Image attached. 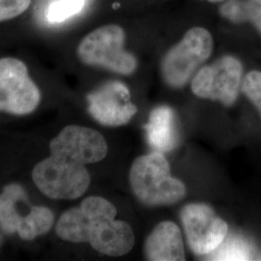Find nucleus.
<instances>
[{
  "mask_svg": "<svg viewBox=\"0 0 261 261\" xmlns=\"http://www.w3.org/2000/svg\"><path fill=\"white\" fill-rule=\"evenodd\" d=\"M108 151V143L98 130L68 125L50 140V154L34 167L32 180L48 198H79L90 185V174L85 166L101 162Z\"/></svg>",
  "mask_w": 261,
  "mask_h": 261,
  "instance_id": "obj_1",
  "label": "nucleus"
},
{
  "mask_svg": "<svg viewBox=\"0 0 261 261\" xmlns=\"http://www.w3.org/2000/svg\"><path fill=\"white\" fill-rule=\"evenodd\" d=\"M117 210L102 196H88L79 207L66 210L56 225L57 236L67 242L89 243L95 251L109 256L130 252L135 235L130 224L115 220Z\"/></svg>",
  "mask_w": 261,
  "mask_h": 261,
  "instance_id": "obj_2",
  "label": "nucleus"
},
{
  "mask_svg": "<svg viewBox=\"0 0 261 261\" xmlns=\"http://www.w3.org/2000/svg\"><path fill=\"white\" fill-rule=\"evenodd\" d=\"M130 184L136 196L147 205L174 204L186 195L184 183L171 176L167 159L156 151L135 160Z\"/></svg>",
  "mask_w": 261,
  "mask_h": 261,
  "instance_id": "obj_3",
  "label": "nucleus"
},
{
  "mask_svg": "<svg viewBox=\"0 0 261 261\" xmlns=\"http://www.w3.org/2000/svg\"><path fill=\"white\" fill-rule=\"evenodd\" d=\"M125 31L117 24L97 28L81 41L76 55L89 66L103 67L120 75L133 74L138 66L136 57L125 49Z\"/></svg>",
  "mask_w": 261,
  "mask_h": 261,
  "instance_id": "obj_4",
  "label": "nucleus"
},
{
  "mask_svg": "<svg viewBox=\"0 0 261 261\" xmlns=\"http://www.w3.org/2000/svg\"><path fill=\"white\" fill-rule=\"evenodd\" d=\"M213 46V37L205 28L188 30L163 59L162 73L165 82L171 87H183L197 68L210 57Z\"/></svg>",
  "mask_w": 261,
  "mask_h": 261,
  "instance_id": "obj_5",
  "label": "nucleus"
},
{
  "mask_svg": "<svg viewBox=\"0 0 261 261\" xmlns=\"http://www.w3.org/2000/svg\"><path fill=\"white\" fill-rule=\"evenodd\" d=\"M41 92L28 74L25 63L18 58H0V112L28 115L36 111Z\"/></svg>",
  "mask_w": 261,
  "mask_h": 261,
  "instance_id": "obj_6",
  "label": "nucleus"
},
{
  "mask_svg": "<svg viewBox=\"0 0 261 261\" xmlns=\"http://www.w3.org/2000/svg\"><path fill=\"white\" fill-rule=\"evenodd\" d=\"M242 63L234 56H223L196 73L192 91L199 98L232 106L242 86Z\"/></svg>",
  "mask_w": 261,
  "mask_h": 261,
  "instance_id": "obj_7",
  "label": "nucleus"
},
{
  "mask_svg": "<svg viewBox=\"0 0 261 261\" xmlns=\"http://www.w3.org/2000/svg\"><path fill=\"white\" fill-rule=\"evenodd\" d=\"M181 221L191 250L197 255L209 254L223 243L228 226L205 204L192 203L181 211Z\"/></svg>",
  "mask_w": 261,
  "mask_h": 261,
  "instance_id": "obj_8",
  "label": "nucleus"
},
{
  "mask_svg": "<svg viewBox=\"0 0 261 261\" xmlns=\"http://www.w3.org/2000/svg\"><path fill=\"white\" fill-rule=\"evenodd\" d=\"M88 112L96 121L105 126L127 124L138 112L130 102L128 87L119 82H111L87 96Z\"/></svg>",
  "mask_w": 261,
  "mask_h": 261,
  "instance_id": "obj_9",
  "label": "nucleus"
},
{
  "mask_svg": "<svg viewBox=\"0 0 261 261\" xmlns=\"http://www.w3.org/2000/svg\"><path fill=\"white\" fill-rule=\"evenodd\" d=\"M145 255L153 261L185 260L184 243L177 224L167 221L156 225L146 239Z\"/></svg>",
  "mask_w": 261,
  "mask_h": 261,
  "instance_id": "obj_10",
  "label": "nucleus"
},
{
  "mask_svg": "<svg viewBox=\"0 0 261 261\" xmlns=\"http://www.w3.org/2000/svg\"><path fill=\"white\" fill-rule=\"evenodd\" d=\"M150 146L156 152H168L178 144V133L173 111L167 106L153 110L145 125Z\"/></svg>",
  "mask_w": 261,
  "mask_h": 261,
  "instance_id": "obj_11",
  "label": "nucleus"
},
{
  "mask_svg": "<svg viewBox=\"0 0 261 261\" xmlns=\"http://www.w3.org/2000/svg\"><path fill=\"white\" fill-rule=\"evenodd\" d=\"M28 197L23 189L17 183H12L3 188L0 194V227L8 234L17 233L22 218L18 212L19 202Z\"/></svg>",
  "mask_w": 261,
  "mask_h": 261,
  "instance_id": "obj_12",
  "label": "nucleus"
},
{
  "mask_svg": "<svg viewBox=\"0 0 261 261\" xmlns=\"http://www.w3.org/2000/svg\"><path fill=\"white\" fill-rule=\"evenodd\" d=\"M55 224V214L46 206H31L20 222L17 234L24 241H32L47 234Z\"/></svg>",
  "mask_w": 261,
  "mask_h": 261,
  "instance_id": "obj_13",
  "label": "nucleus"
},
{
  "mask_svg": "<svg viewBox=\"0 0 261 261\" xmlns=\"http://www.w3.org/2000/svg\"><path fill=\"white\" fill-rule=\"evenodd\" d=\"M220 11L233 22L251 21L261 33V0H229Z\"/></svg>",
  "mask_w": 261,
  "mask_h": 261,
  "instance_id": "obj_14",
  "label": "nucleus"
},
{
  "mask_svg": "<svg viewBox=\"0 0 261 261\" xmlns=\"http://www.w3.org/2000/svg\"><path fill=\"white\" fill-rule=\"evenodd\" d=\"M213 260H248L252 257V250L249 244L241 238L231 237L211 252Z\"/></svg>",
  "mask_w": 261,
  "mask_h": 261,
  "instance_id": "obj_15",
  "label": "nucleus"
},
{
  "mask_svg": "<svg viewBox=\"0 0 261 261\" xmlns=\"http://www.w3.org/2000/svg\"><path fill=\"white\" fill-rule=\"evenodd\" d=\"M87 0H54L47 6L46 18L49 23H61L79 15Z\"/></svg>",
  "mask_w": 261,
  "mask_h": 261,
  "instance_id": "obj_16",
  "label": "nucleus"
},
{
  "mask_svg": "<svg viewBox=\"0 0 261 261\" xmlns=\"http://www.w3.org/2000/svg\"><path fill=\"white\" fill-rule=\"evenodd\" d=\"M242 91L251 103L257 109L261 117V72L251 71L244 77Z\"/></svg>",
  "mask_w": 261,
  "mask_h": 261,
  "instance_id": "obj_17",
  "label": "nucleus"
},
{
  "mask_svg": "<svg viewBox=\"0 0 261 261\" xmlns=\"http://www.w3.org/2000/svg\"><path fill=\"white\" fill-rule=\"evenodd\" d=\"M32 0H0V22L18 18L28 11Z\"/></svg>",
  "mask_w": 261,
  "mask_h": 261,
  "instance_id": "obj_18",
  "label": "nucleus"
},
{
  "mask_svg": "<svg viewBox=\"0 0 261 261\" xmlns=\"http://www.w3.org/2000/svg\"><path fill=\"white\" fill-rule=\"evenodd\" d=\"M209 2L211 3H218V2H221V1H224V0H208Z\"/></svg>",
  "mask_w": 261,
  "mask_h": 261,
  "instance_id": "obj_19",
  "label": "nucleus"
}]
</instances>
